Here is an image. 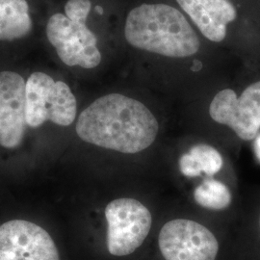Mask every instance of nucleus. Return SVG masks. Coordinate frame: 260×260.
Masks as SVG:
<instances>
[{"mask_svg":"<svg viewBox=\"0 0 260 260\" xmlns=\"http://www.w3.org/2000/svg\"><path fill=\"white\" fill-rule=\"evenodd\" d=\"M75 130L86 143L133 154L153 144L159 124L154 115L139 101L110 93L81 112Z\"/></svg>","mask_w":260,"mask_h":260,"instance_id":"1","label":"nucleus"},{"mask_svg":"<svg viewBox=\"0 0 260 260\" xmlns=\"http://www.w3.org/2000/svg\"><path fill=\"white\" fill-rule=\"evenodd\" d=\"M124 36L130 46L159 55H194L201 42L178 10L166 4H142L126 18Z\"/></svg>","mask_w":260,"mask_h":260,"instance_id":"2","label":"nucleus"},{"mask_svg":"<svg viewBox=\"0 0 260 260\" xmlns=\"http://www.w3.org/2000/svg\"><path fill=\"white\" fill-rule=\"evenodd\" d=\"M77 104L71 88L44 73H34L26 81V122L37 128L49 121L69 126L75 120Z\"/></svg>","mask_w":260,"mask_h":260,"instance_id":"3","label":"nucleus"},{"mask_svg":"<svg viewBox=\"0 0 260 260\" xmlns=\"http://www.w3.org/2000/svg\"><path fill=\"white\" fill-rule=\"evenodd\" d=\"M107 249L112 255L125 256L136 251L151 229L149 209L134 199H118L105 208Z\"/></svg>","mask_w":260,"mask_h":260,"instance_id":"4","label":"nucleus"},{"mask_svg":"<svg viewBox=\"0 0 260 260\" xmlns=\"http://www.w3.org/2000/svg\"><path fill=\"white\" fill-rule=\"evenodd\" d=\"M165 260H215L219 243L205 225L186 219L165 223L158 237Z\"/></svg>","mask_w":260,"mask_h":260,"instance_id":"5","label":"nucleus"},{"mask_svg":"<svg viewBox=\"0 0 260 260\" xmlns=\"http://www.w3.org/2000/svg\"><path fill=\"white\" fill-rule=\"evenodd\" d=\"M47 36L66 65L83 69L100 65L102 54L96 47L98 39L86 23L72 21L58 13L47 21Z\"/></svg>","mask_w":260,"mask_h":260,"instance_id":"6","label":"nucleus"},{"mask_svg":"<svg viewBox=\"0 0 260 260\" xmlns=\"http://www.w3.org/2000/svg\"><path fill=\"white\" fill-rule=\"evenodd\" d=\"M209 114L242 140L254 139L260 128V81L247 87L240 98L231 89L219 92L211 102Z\"/></svg>","mask_w":260,"mask_h":260,"instance_id":"7","label":"nucleus"},{"mask_svg":"<svg viewBox=\"0 0 260 260\" xmlns=\"http://www.w3.org/2000/svg\"><path fill=\"white\" fill-rule=\"evenodd\" d=\"M0 260H60V256L46 230L25 220H12L0 225Z\"/></svg>","mask_w":260,"mask_h":260,"instance_id":"8","label":"nucleus"},{"mask_svg":"<svg viewBox=\"0 0 260 260\" xmlns=\"http://www.w3.org/2000/svg\"><path fill=\"white\" fill-rule=\"evenodd\" d=\"M26 125V82L17 73L0 72V146L18 148Z\"/></svg>","mask_w":260,"mask_h":260,"instance_id":"9","label":"nucleus"},{"mask_svg":"<svg viewBox=\"0 0 260 260\" xmlns=\"http://www.w3.org/2000/svg\"><path fill=\"white\" fill-rule=\"evenodd\" d=\"M32 28L25 0H0V42L25 37Z\"/></svg>","mask_w":260,"mask_h":260,"instance_id":"10","label":"nucleus"},{"mask_svg":"<svg viewBox=\"0 0 260 260\" xmlns=\"http://www.w3.org/2000/svg\"><path fill=\"white\" fill-rule=\"evenodd\" d=\"M179 170L187 177H199L202 173L214 176L223 167V158L213 147L199 144L179 159Z\"/></svg>","mask_w":260,"mask_h":260,"instance_id":"11","label":"nucleus"},{"mask_svg":"<svg viewBox=\"0 0 260 260\" xmlns=\"http://www.w3.org/2000/svg\"><path fill=\"white\" fill-rule=\"evenodd\" d=\"M206 39L219 43L226 36V26L220 24L197 0H177Z\"/></svg>","mask_w":260,"mask_h":260,"instance_id":"12","label":"nucleus"},{"mask_svg":"<svg viewBox=\"0 0 260 260\" xmlns=\"http://www.w3.org/2000/svg\"><path fill=\"white\" fill-rule=\"evenodd\" d=\"M196 203L211 210H223L232 204L233 196L230 189L219 180L208 178L194 191Z\"/></svg>","mask_w":260,"mask_h":260,"instance_id":"13","label":"nucleus"},{"mask_svg":"<svg viewBox=\"0 0 260 260\" xmlns=\"http://www.w3.org/2000/svg\"><path fill=\"white\" fill-rule=\"evenodd\" d=\"M207 10L213 19L226 26L237 17V12L229 0H197Z\"/></svg>","mask_w":260,"mask_h":260,"instance_id":"14","label":"nucleus"},{"mask_svg":"<svg viewBox=\"0 0 260 260\" xmlns=\"http://www.w3.org/2000/svg\"><path fill=\"white\" fill-rule=\"evenodd\" d=\"M91 8L90 0H69L65 5V15L72 21L86 23Z\"/></svg>","mask_w":260,"mask_h":260,"instance_id":"15","label":"nucleus"},{"mask_svg":"<svg viewBox=\"0 0 260 260\" xmlns=\"http://www.w3.org/2000/svg\"><path fill=\"white\" fill-rule=\"evenodd\" d=\"M254 152L256 157L260 161V136H258L254 141Z\"/></svg>","mask_w":260,"mask_h":260,"instance_id":"16","label":"nucleus"},{"mask_svg":"<svg viewBox=\"0 0 260 260\" xmlns=\"http://www.w3.org/2000/svg\"><path fill=\"white\" fill-rule=\"evenodd\" d=\"M202 68V63H200L199 61H196L195 65L193 67V70L194 71H198V70H200Z\"/></svg>","mask_w":260,"mask_h":260,"instance_id":"17","label":"nucleus"},{"mask_svg":"<svg viewBox=\"0 0 260 260\" xmlns=\"http://www.w3.org/2000/svg\"><path fill=\"white\" fill-rule=\"evenodd\" d=\"M94 9H95V11H96V12H98V13H99V14H100V15H103V7H101V6H95V8H94Z\"/></svg>","mask_w":260,"mask_h":260,"instance_id":"18","label":"nucleus"},{"mask_svg":"<svg viewBox=\"0 0 260 260\" xmlns=\"http://www.w3.org/2000/svg\"><path fill=\"white\" fill-rule=\"evenodd\" d=\"M259 225H260V219H259Z\"/></svg>","mask_w":260,"mask_h":260,"instance_id":"19","label":"nucleus"}]
</instances>
